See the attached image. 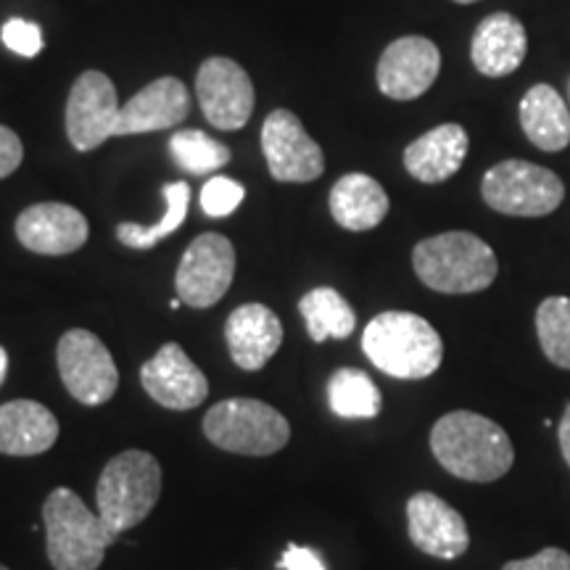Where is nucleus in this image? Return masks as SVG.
I'll use <instances>...</instances> for the list:
<instances>
[{"instance_id": "nucleus-1", "label": "nucleus", "mask_w": 570, "mask_h": 570, "mask_svg": "<svg viewBox=\"0 0 570 570\" xmlns=\"http://www.w3.org/2000/svg\"><path fill=\"white\" fill-rule=\"evenodd\" d=\"M431 452L446 473L470 483L499 481L515 462V449L504 428L468 410L449 412L436 420Z\"/></svg>"}, {"instance_id": "nucleus-2", "label": "nucleus", "mask_w": 570, "mask_h": 570, "mask_svg": "<svg viewBox=\"0 0 570 570\" xmlns=\"http://www.w3.org/2000/svg\"><path fill=\"white\" fill-rule=\"evenodd\" d=\"M367 360L399 381H423L441 367L444 341L425 317L412 312H383L362 333Z\"/></svg>"}, {"instance_id": "nucleus-3", "label": "nucleus", "mask_w": 570, "mask_h": 570, "mask_svg": "<svg viewBox=\"0 0 570 570\" xmlns=\"http://www.w3.org/2000/svg\"><path fill=\"white\" fill-rule=\"evenodd\" d=\"M412 267L420 281L439 294H479L497 281L499 273L494 248L465 230L420 240L412 252Z\"/></svg>"}, {"instance_id": "nucleus-4", "label": "nucleus", "mask_w": 570, "mask_h": 570, "mask_svg": "<svg viewBox=\"0 0 570 570\" xmlns=\"http://www.w3.org/2000/svg\"><path fill=\"white\" fill-rule=\"evenodd\" d=\"M48 560L53 570H98L119 537L75 491L53 489L42 504Z\"/></svg>"}, {"instance_id": "nucleus-5", "label": "nucleus", "mask_w": 570, "mask_h": 570, "mask_svg": "<svg viewBox=\"0 0 570 570\" xmlns=\"http://www.w3.org/2000/svg\"><path fill=\"white\" fill-rule=\"evenodd\" d=\"M159 497L161 465L142 449H127L106 462L96 487L98 515L117 537L151 515Z\"/></svg>"}, {"instance_id": "nucleus-6", "label": "nucleus", "mask_w": 570, "mask_h": 570, "mask_svg": "<svg viewBox=\"0 0 570 570\" xmlns=\"http://www.w3.org/2000/svg\"><path fill=\"white\" fill-rule=\"evenodd\" d=\"M204 436L225 452L269 458L288 444L291 425L283 412L259 399H225L206 412Z\"/></svg>"}, {"instance_id": "nucleus-7", "label": "nucleus", "mask_w": 570, "mask_h": 570, "mask_svg": "<svg viewBox=\"0 0 570 570\" xmlns=\"http://www.w3.org/2000/svg\"><path fill=\"white\" fill-rule=\"evenodd\" d=\"M481 196L508 217H547L566 198V185L552 169L533 161H499L483 175Z\"/></svg>"}, {"instance_id": "nucleus-8", "label": "nucleus", "mask_w": 570, "mask_h": 570, "mask_svg": "<svg viewBox=\"0 0 570 570\" xmlns=\"http://www.w3.org/2000/svg\"><path fill=\"white\" fill-rule=\"evenodd\" d=\"M56 360H59L63 386L77 402L88 404V407H101L117 394V365L96 333L82 331V327L67 331L56 348Z\"/></svg>"}, {"instance_id": "nucleus-9", "label": "nucleus", "mask_w": 570, "mask_h": 570, "mask_svg": "<svg viewBox=\"0 0 570 570\" xmlns=\"http://www.w3.org/2000/svg\"><path fill=\"white\" fill-rule=\"evenodd\" d=\"M235 248L219 233H204L185 248L175 275L177 298L185 306L206 309L223 298L233 285Z\"/></svg>"}, {"instance_id": "nucleus-10", "label": "nucleus", "mask_w": 570, "mask_h": 570, "mask_svg": "<svg viewBox=\"0 0 570 570\" xmlns=\"http://www.w3.org/2000/svg\"><path fill=\"white\" fill-rule=\"evenodd\" d=\"M262 151L281 183H312L325 173V154L288 109H275L262 125Z\"/></svg>"}, {"instance_id": "nucleus-11", "label": "nucleus", "mask_w": 570, "mask_h": 570, "mask_svg": "<svg viewBox=\"0 0 570 570\" xmlns=\"http://www.w3.org/2000/svg\"><path fill=\"white\" fill-rule=\"evenodd\" d=\"M196 96L204 117L217 130H240L254 114L252 77L225 56H212L196 75Z\"/></svg>"}, {"instance_id": "nucleus-12", "label": "nucleus", "mask_w": 570, "mask_h": 570, "mask_svg": "<svg viewBox=\"0 0 570 570\" xmlns=\"http://www.w3.org/2000/svg\"><path fill=\"white\" fill-rule=\"evenodd\" d=\"M117 90L104 71H82L71 85L67 101V135L77 151H92L114 138L117 125Z\"/></svg>"}, {"instance_id": "nucleus-13", "label": "nucleus", "mask_w": 570, "mask_h": 570, "mask_svg": "<svg viewBox=\"0 0 570 570\" xmlns=\"http://www.w3.org/2000/svg\"><path fill=\"white\" fill-rule=\"evenodd\" d=\"M441 71V53L436 42L407 35L383 51L377 61V88L394 101H415L433 88Z\"/></svg>"}, {"instance_id": "nucleus-14", "label": "nucleus", "mask_w": 570, "mask_h": 570, "mask_svg": "<svg viewBox=\"0 0 570 570\" xmlns=\"http://www.w3.org/2000/svg\"><path fill=\"white\" fill-rule=\"evenodd\" d=\"M140 383L156 404L167 410H196L209 396V381L180 344H164L140 367Z\"/></svg>"}, {"instance_id": "nucleus-15", "label": "nucleus", "mask_w": 570, "mask_h": 570, "mask_svg": "<svg viewBox=\"0 0 570 570\" xmlns=\"http://www.w3.org/2000/svg\"><path fill=\"white\" fill-rule=\"evenodd\" d=\"M407 531L420 552L439 560L462 558L470 547L465 518L431 491H417L410 497Z\"/></svg>"}, {"instance_id": "nucleus-16", "label": "nucleus", "mask_w": 570, "mask_h": 570, "mask_svg": "<svg viewBox=\"0 0 570 570\" xmlns=\"http://www.w3.org/2000/svg\"><path fill=\"white\" fill-rule=\"evenodd\" d=\"M90 225L80 209L69 204L46 202L27 206L17 219V238L27 252L63 256L88 244Z\"/></svg>"}, {"instance_id": "nucleus-17", "label": "nucleus", "mask_w": 570, "mask_h": 570, "mask_svg": "<svg viewBox=\"0 0 570 570\" xmlns=\"http://www.w3.org/2000/svg\"><path fill=\"white\" fill-rule=\"evenodd\" d=\"M190 111L188 88L177 77H159L127 101L117 114L114 138L167 130L180 125Z\"/></svg>"}, {"instance_id": "nucleus-18", "label": "nucleus", "mask_w": 570, "mask_h": 570, "mask_svg": "<svg viewBox=\"0 0 570 570\" xmlns=\"http://www.w3.org/2000/svg\"><path fill=\"white\" fill-rule=\"evenodd\" d=\"M227 348L240 370L256 373L267 365L283 344V325L269 306L244 304L233 309L225 325Z\"/></svg>"}, {"instance_id": "nucleus-19", "label": "nucleus", "mask_w": 570, "mask_h": 570, "mask_svg": "<svg viewBox=\"0 0 570 570\" xmlns=\"http://www.w3.org/2000/svg\"><path fill=\"white\" fill-rule=\"evenodd\" d=\"M529 35L512 13H491L475 27L470 59L483 77H508L525 61Z\"/></svg>"}, {"instance_id": "nucleus-20", "label": "nucleus", "mask_w": 570, "mask_h": 570, "mask_svg": "<svg viewBox=\"0 0 570 570\" xmlns=\"http://www.w3.org/2000/svg\"><path fill=\"white\" fill-rule=\"evenodd\" d=\"M59 439V420L46 404L13 399L0 404V454L35 458L48 452Z\"/></svg>"}, {"instance_id": "nucleus-21", "label": "nucleus", "mask_w": 570, "mask_h": 570, "mask_svg": "<svg viewBox=\"0 0 570 570\" xmlns=\"http://www.w3.org/2000/svg\"><path fill=\"white\" fill-rule=\"evenodd\" d=\"M470 148L465 127L446 122L433 127L417 140H412L404 151V167L420 183L436 185L460 173Z\"/></svg>"}, {"instance_id": "nucleus-22", "label": "nucleus", "mask_w": 570, "mask_h": 570, "mask_svg": "<svg viewBox=\"0 0 570 570\" xmlns=\"http://www.w3.org/2000/svg\"><path fill=\"white\" fill-rule=\"evenodd\" d=\"M389 209L391 204L383 185L365 173L344 175L331 190V214L344 230H373L386 219Z\"/></svg>"}, {"instance_id": "nucleus-23", "label": "nucleus", "mask_w": 570, "mask_h": 570, "mask_svg": "<svg viewBox=\"0 0 570 570\" xmlns=\"http://www.w3.org/2000/svg\"><path fill=\"white\" fill-rule=\"evenodd\" d=\"M520 127L541 151L558 154L570 142L568 104L552 85H533L520 101Z\"/></svg>"}, {"instance_id": "nucleus-24", "label": "nucleus", "mask_w": 570, "mask_h": 570, "mask_svg": "<svg viewBox=\"0 0 570 570\" xmlns=\"http://www.w3.org/2000/svg\"><path fill=\"white\" fill-rule=\"evenodd\" d=\"M309 338L323 344L327 338L344 341L354 333L356 315L352 304L338 294L336 288H315L298 302Z\"/></svg>"}, {"instance_id": "nucleus-25", "label": "nucleus", "mask_w": 570, "mask_h": 570, "mask_svg": "<svg viewBox=\"0 0 570 570\" xmlns=\"http://www.w3.org/2000/svg\"><path fill=\"white\" fill-rule=\"evenodd\" d=\"M327 404L344 420H373L381 415L383 399L373 377L356 367H341L327 381Z\"/></svg>"}, {"instance_id": "nucleus-26", "label": "nucleus", "mask_w": 570, "mask_h": 570, "mask_svg": "<svg viewBox=\"0 0 570 570\" xmlns=\"http://www.w3.org/2000/svg\"><path fill=\"white\" fill-rule=\"evenodd\" d=\"M164 204H167V209H164L161 219L151 227H142V225H135V223H122L117 227V238L119 244L127 246V248H138V252H146V248H151L159 244V240L169 238L177 227H183L185 217H188V204H190V185L177 180V183H169L164 185Z\"/></svg>"}, {"instance_id": "nucleus-27", "label": "nucleus", "mask_w": 570, "mask_h": 570, "mask_svg": "<svg viewBox=\"0 0 570 570\" xmlns=\"http://www.w3.org/2000/svg\"><path fill=\"white\" fill-rule=\"evenodd\" d=\"M537 336L552 365L570 370V298L550 296L537 309Z\"/></svg>"}, {"instance_id": "nucleus-28", "label": "nucleus", "mask_w": 570, "mask_h": 570, "mask_svg": "<svg viewBox=\"0 0 570 570\" xmlns=\"http://www.w3.org/2000/svg\"><path fill=\"white\" fill-rule=\"evenodd\" d=\"M169 151L185 173L209 175L230 161V148L202 130H180L169 140Z\"/></svg>"}, {"instance_id": "nucleus-29", "label": "nucleus", "mask_w": 570, "mask_h": 570, "mask_svg": "<svg viewBox=\"0 0 570 570\" xmlns=\"http://www.w3.org/2000/svg\"><path fill=\"white\" fill-rule=\"evenodd\" d=\"M246 198V188L233 177L217 175L212 180H206L202 188V209L206 217H230V214L244 204Z\"/></svg>"}, {"instance_id": "nucleus-30", "label": "nucleus", "mask_w": 570, "mask_h": 570, "mask_svg": "<svg viewBox=\"0 0 570 570\" xmlns=\"http://www.w3.org/2000/svg\"><path fill=\"white\" fill-rule=\"evenodd\" d=\"M6 48L13 51L21 59H35L42 51V32L35 21L27 19H9L0 30Z\"/></svg>"}, {"instance_id": "nucleus-31", "label": "nucleus", "mask_w": 570, "mask_h": 570, "mask_svg": "<svg viewBox=\"0 0 570 570\" xmlns=\"http://www.w3.org/2000/svg\"><path fill=\"white\" fill-rule=\"evenodd\" d=\"M502 570H570V554L560 547H544L533 558L504 562Z\"/></svg>"}, {"instance_id": "nucleus-32", "label": "nucleus", "mask_w": 570, "mask_h": 570, "mask_svg": "<svg viewBox=\"0 0 570 570\" xmlns=\"http://www.w3.org/2000/svg\"><path fill=\"white\" fill-rule=\"evenodd\" d=\"M21 159H24V146H21V138L11 130V127L0 125V180L17 173Z\"/></svg>"}, {"instance_id": "nucleus-33", "label": "nucleus", "mask_w": 570, "mask_h": 570, "mask_svg": "<svg viewBox=\"0 0 570 570\" xmlns=\"http://www.w3.org/2000/svg\"><path fill=\"white\" fill-rule=\"evenodd\" d=\"M277 566H281V570H327L323 558H320L312 547H298V544L285 547L283 558Z\"/></svg>"}, {"instance_id": "nucleus-34", "label": "nucleus", "mask_w": 570, "mask_h": 570, "mask_svg": "<svg viewBox=\"0 0 570 570\" xmlns=\"http://www.w3.org/2000/svg\"><path fill=\"white\" fill-rule=\"evenodd\" d=\"M558 439H560V452L566 458L568 468H570V402L566 404V412H562L560 428H558Z\"/></svg>"}, {"instance_id": "nucleus-35", "label": "nucleus", "mask_w": 570, "mask_h": 570, "mask_svg": "<svg viewBox=\"0 0 570 570\" xmlns=\"http://www.w3.org/2000/svg\"><path fill=\"white\" fill-rule=\"evenodd\" d=\"M6 370H9V354H6V348L0 346V383H3Z\"/></svg>"}, {"instance_id": "nucleus-36", "label": "nucleus", "mask_w": 570, "mask_h": 570, "mask_svg": "<svg viewBox=\"0 0 570 570\" xmlns=\"http://www.w3.org/2000/svg\"><path fill=\"white\" fill-rule=\"evenodd\" d=\"M180 306H183L180 298H173V302H169V309H180Z\"/></svg>"}, {"instance_id": "nucleus-37", "label": "nucleus", "mask_w": 570, "mask_h": 570, "mask_svg": "<svg viewBox=\"0 0 570 570\" xmlns=\"http://www.w3.org/2000/svg\"><path fill=\"white\" fill-rule=\"evenodd\" d=\"M454 3H460V6H468V3H479V0H454Z\"/></svg>"}, {"instance_id": "nucleus-38", "label": "nucleus", "mask_w": 570, "mask_h": 570, "mask_svg": "<svg viewBox=\"0 0 570 570\" xmlns=\"http://www.w3.org/2000/svg\"><path fill=\"white\" fill-rule=\"evenodd\" d=\"M0 570H9V568H6V566H0Z\"/></svg>"}]
</instances>
